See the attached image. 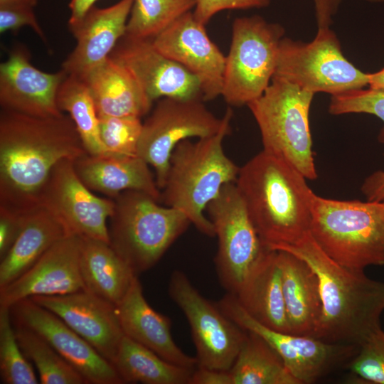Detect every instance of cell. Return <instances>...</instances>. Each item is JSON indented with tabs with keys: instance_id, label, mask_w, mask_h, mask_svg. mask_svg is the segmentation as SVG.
<instances>
[{
	"instance_id": "cell-15",
	"label": "cell",
	"mask_w": 384,
	"mask_h": 384,
	"mask_svg": "<svg viewBox=\"0 0 384 384\" xmlns=\"http://www.w3.org/2000/svg\"><path fill=\"white\" fill-rule=\"evenodd\" d=\"M162 54L179 63L200 82L203 100L221 95L225 56L208 36L193 11L176 21L152 39Z\"/></svg>"
},
{
	"instance_id": "cell-40",
	"label": "cell",
	"mask_w": 384,
	"mask_h": 384,
	"mask_svg": "<svg viewBox=\"0 0 384 384\" xmlns=\"http://www.w3.org/2000/svg\"><path fill=\"white\" fill-rule=\"evenodd\" d=\"M24 214L0 207V257L2 258L18 236Z\"/></svg>"
},
{
	"instance_id": "cell-6",
	"label": "cell",
	"mask_w": 384,
	"mask_h": 384,
	"mask_svg": "<svg viewBox=\"0 0 384 384\" xmlns=\"http://www.w3.org/2000/svg\"><path fill=\"white\" fill-rule=\"evenodd\" d=\"M113 200L110 244L137 275L154 266L191 223L182 211L142 191H126Z\"/></svg>"
},
{
	"instance_id": "cell-23",
	"label": "cell",
	"mask_w": 384,
	"mask_h": 384,
	"mask_svg": "<svg viewBox=\"0 0 384 384\" xmlns=\"http://www.w3.org/2000/svg\"><path fill=\"white\" fill-rule=\"evenodd\" d=\"M75 171L91 191L114 198L126 191L144 192L161 202V193L149 164L138 155H85L73 161Z\"/></svg>"
},
{
	"instance_id": "cell-36",
	"label": "cell",
	"mask_w": 384,
	"mask_h": 384,
	"mask_svg": "<svg viewBox=\"0 0 384 384\" xmlns=\"http://www.w3.org/2000/svg\"><path fill=\"white\" fill-rule=\"evenodd\" d=\"M348 369L365 383L384 384V331H375L359 346Z\"/></svg>"
},
{
	"instance_id": "cell-17",
	"label": "cell",
	"mask_w": 384,
	"mask_h": 384,
	"mask_svg": "<svg viewBox=\"0 0 384 384\" xmlns=\"http://www.w3.org/2000/svg\"><path fill=\"white\" fill-rule=\"evenodd\" d=\"M110 56L132 73L152 102L164 97L202 98L198 78L159 52L152 40L133 38L124 35Z\"/></svg>"
},
{
	"instance_id": "cell-44",
	"label": "cell",
	"mask_w": 384,
	"mask_h": 384,
	"mask_svg": "<svg viewBox=\"0 0 384 384\" xmlns=\"http://www.w3.org/2000/svg\"><path fill=\"white\" fill-rule=\"evenodd\" d=\"M97 0H70L69 9L70 15L68 21V26L72 33L82 23L88 12L94 6Z\"/></svg>"
},
{
	"instance_id": "cell-22",
	"label": "cell",
	"mask_w": 384,
	"mask_h": 384,
	"mask_svg": "<svg viewBox=\"0 0 384 384\" xmlns=\"http://www.w3.org/2000/svg\"><path fill=\"white\" fill-rule=\"evenodd\" d=\"M116 306L124 336L169 362L186 368H196V358L185 353L173 339L170 319L156 311L146 302L138 276Z\"/></svg>"
},
{
	"instance_id": "cell-41",
	"label": "cell",
	"mask_w": 384,
	"mask_h": 384,
	"mask_svg": "<svg viewBox=\"0 0 384 384\" xmlns=\"http://www.w3.org/2000/svg\"><path fill=\"white\" fill-rule=\"evenodd\" d=\"M319 28L330 27L333 17L337 13L343 0H311ZM371 3H384V0H364Z\"/></svg>"
},
{
	"instance_id": "cell-46",
	"label": "cell",
	"mask_w": 384,
	"mask_h": 384,
	"mask_svg": "<svg viewBox=\"0 0 384 384\" xmlns=\"http://www.w3.org/2000/svg\"><path fill=\"white\" fill-rule=\"evenodd\" d=\"M381 203H382V204H383V208H384V201H382Z\"/></svg>"
},
{
	"instance_id": "cell-21",
	"label": "cell",
	"mask_w": 384,
	"mask_h": 384,
	"mask_svg": "<svg viewBox=\"0 0 384 384\" xmlns=\"http://www.w3.org/2000/svg\"><path fill=\"white\" fill-rule=\"evenodd\" d=\"M134 0H120L106 8L93 7L72 32L76 46L62 64L67 75L82 79L102 63L125 35Z\"/></svg>"
},
{
	"instance_id": "cell-45",
	"label": "cell",
	"mask_w": 384,
	"mask_h": 384,
	"mask_svg": "<svg viewBox=\"0 0 384 384\" xmlns=\"http://www.w3.org/2000/svg\"><path fill=\"white\" fill-rule=\"evenodd\" d=\"M369 88L384 91V68L373 73H368Z\"/></svg>"
},
{
	"instance_id": "cell-18",
	"label": "cell",
	"mask_w": 384,
	"mask_h": 384,
	"mask_svg": "<svg viewBox=\"0 0 384 384\" xmlns=\"http://www.w3.org/2000/svg\"><path fill=\"white\" fill-rule=\"evenodd\" d=\"M67 73L43 72L30 63L23 46L12 48L0 64V104L2 109L38 117L63 114L57 97Z\"/></svg>"
},
{
	"instance_id": "cell-33",
	"label": "cell",
	"mask_w": 384,
	"mask_h": 384,
	"mask_svg": "<svg viewBox=\"0 0 384 384\" xmlns=\"http://www.w3.org/2000/svg\"><path fill=\"white\" fill-rule=\"evenodd\" d=\"M196 0H134L125 35L152 40L186 14Z\"/></svg>"
},
{
	"instance_id": "cell-14",
	"label": "cell",
	"mask_w": 384,
	"mask_h": 384,
	"mask_svg": "<svg viewBox=\"0 0 384 384\" xmlns=\"http://www.w3.org/2000/svg\"><path fill=\"white\" fill-rule=\"evenodd\" d=\"M41 205L55 215L71 235L110 243L107 220L114 212V200L94 194L77 175L73 161L65 159L54 167Z\"/></svg>"
},
{
	"instance_id": "cell-12",
	"label": "cell",
	"mask_w": 384,
	"mask_h": 384,
	"mask_svg": "<svg viewBox=\"0 0 384 384\" xmlns=\"http://www.w3.org/2000/svg\"><path fill=\"white\" fill-rule=\"evenodd\" d=\"M169 294L189 324L198 366L229 370L247 337V331L195 288L185 273L172 272Z\"/></svg>"
},
{
	"instance_id": "cell-16",
	"label": "cell",
	"mask_w": 384,
	"mask_h": 384,
	"mask_svg": "<svg viewBox=\"0 0 384 384\" xmlns=\"http://www.w3.org/2000/svg\"><path fill=\"white\" fill-rule=\"evenodd\" d=\"M17 323L43 337L92 384L123 383L114 366L60 317L31 299L10 307Z\"/></svg>"
},
{
	"instance_id": "cell-9",
	"label": "cell",
	"mask_w": 384,
	"mask_h": 384,
	"mask_svg": "<svg viewBox=\"0 0 384 384\" xmlns=\"http://www.w3.org/2000/svg\"><path fill=\"white\" fill-rule=\"evenodd\" d=\"M272 78L284 80L314 94L322 92L331 96L363 88L368 83V73L345 58L330 27L319 28L309 43L284 37Z\"/></svg>"
},
{
	"instance_id": "cell-24",
	"label": "cell",
	"mask_w": 384,
	"mask_h": 384,
	"mask_svg": "<svg viewBox=\"0 0 384 384\" xmlns=\"http://www.w3.org/2000/svg\"><path fill=\"white\" fill-rule=\"evenodd\" d=\"M81 80L90 91L98 116L141 118L152 106L132 73L110 56Z\"/></svg>"
},
{
	"instance_id": "cell-19",
	"label": "cell",
	"mask_w": 384,
	"mask_h": 384,
	"mask_svg": "<svg viewBox=\"0 0 384 384\" xmlns=\"http://www.w3.org/2000/svg\"><path fill=\"white\" fill-rule=\"evenodd\" d=\"M29 299L60 317L113 363L124 336L114 304L86 290Z\"/></svg>"
},
{
	"instance_id": "cell-43",
	"label": "cell",
	"mask_w": 384,
	"mask_h": 384,
	"mask_svg": "<svg viewBox=\"0 0 384 384\" xmlns=\"http://www.w3.org/2000/svg\"><path fill=\"white\" fill-rule=\"evenodd\" d=\"M361 191L368 201H383L384 171H376L366 178L361 186Z\"/></svg>"
},
{
	"instance_id": "cell-5",
	"label": "cell",
	"mask_w": 384,
	"mask_h": 384,
	"mask_svg": "<svg viewBox=\"0 0 384 384\" xmlns=\"http://www.w3.org/2000/svg\"><path fill=\"white\" fill-rule=\"evenodd\" d=\"M310 233L340 265L364 270L384 265V208L381 202L338 201L315 195Z\"/></svg>"
},
{
	"instance_id": "cell-1",
	"label": "cell",
	"mask_w": 384,
	"mask_h": 384,
	"mask_svg": "<svg viewBox=\"0 0 384 384\" xmlns=\"http://www.w3.org/2000/svg\"><path fill=\"white\" fill-rule=\"evenodd\" d=\"M87 153L70 117H38L2 109L0 207L25 214L41 206L54 167Z\"/></svg>"
},
{
	"instance_id": "cell-2",
	"label": "cell",
	"mask_w": 384,
	"mask_h": 384,
	"mask_svg": "<svg viewBox=\"0 0 384 384\" xmlns=\"http://www.w3.org/2000/svg\"><path fill=\"white\" fill-rule=\"evenodd\" d=\"M273 250L288 252L304 261L317 277L321 309L314 338L359 346L381 328L384 282L363 270L344 267L331 258L310 232L292 245Z\"/></svg>"
},
{
	"instance_id": "cell-27",
	"label": "cell",
	"mask_w": 384,
	"mask_h": 384,
	"mask_svg": "<svg viewBox=\"0 0 384 384\" xmlns=\"http://www.w3.org/2000/svg\"><path fill=\"white\" fill-rule=\"evenodd\" d=\"M277 251L291 334L313 337L321 309L317 277L300 258Z\"/></svg>"
},
{
	"instance_id": "cell-35",
	"label": "cell",
	"mask_w": 384,
	"mask_h": 384,
	"mask_svg": "<svg viewBox=\"0 0 384 384\" xmlns=\"http://www.w3.org/2000/svg\"><path fill=\"white\" fill-rule=\"evenodd\" d=\"M100 135L107 153L137 155L142 122L137 117L99 116Z\"/></svg>"
},
{
	"instance_id": "cell-11",
	"label": "cell",
	"mask_w": 384,
	"mask_h": 384,
	"mask_svg": "<svg viewBox=\"0 0 384 384\" xmlns=\"http://www.w3.org/2000/svg\"><path fill=\"white\" fill-rule=\"evenodd\" d=\"M223 117H215L201 98L158 100L149 117L142 123L137 155L155 171L159 189L164 186L173 151L182 141L216 134Z\"/></svg>"
},
{
	"instance_id": "cell-20",
	"label": "cell",
	"mask_w": 384,
	"mask_h": 384,
	"mask_svg": "<svg viewBox=\"0 0 384 384\" xmlns=\"http://www.w3.org/2000/svg\"><path fill=\"white\" fill-rule=\"evenodd\" d=\"M80 237L68 235L50 247L23 274L0 289V306L11 307L35 296L85 290L80 270Z\"/></svg>"
},
{
	"instance_id": "cell-39",
	"label": "cell",
	"mask_w": 384,
	"mask_h": 384,
	"mask_svg": "<svg viewBox=\"0 0 384 384\" xmlns=\"http://www.w3.org/2000/svg\"><path fill=\"white\" fill-rule=\"evenodd\" d=\"M270 0H196L193 14L198 21L206 25L211 18L224 10L267 7Z\"/></svg>"
},
{
	"instance_id": "cell-38",
	"label": "cell",
	"mask_w": 384,
	"mask_h": 384,
	"mask_svg": "<svg viewBox=\"0 0 384 384\" xmlns=\"http://www.w3.org/2000/svg\"><path fill=\"white\" fill-rule=\"evenodd\" d=\"M40 0H0V33L16 32L28 26L45 43L47 40L34 13Z\"/></svg>"
},
{
	"instance_id": "cell-26",
	"label": "cell",
	"mask_w": 384,
	"mask_h": 384,
	"mask_svg": "<svg viewBox=\"0 0 384 384\" xmlns=\"http://www.w3.org/2000/svg\"><path fill=\"white\" fill-rule=\"evenodd\" d=\"M234 295L256 321L273 330L291 334L277 250H270L265 255Z\"/></svg>"
},
{
	"instance_id": "cell-42",
	"label": "cell",
	"mask_w": 384,
	"mask_h": 384,
	"mask_svg": "<svg viewBox=\"0 0 384 384\" xmlns=\"http://www.w3.org/2000/svg\"><path fill=\"white\" fill-rule=\"evenodd\" d=\"M189 384H233L229 370H220L196 366Z\"/></svg>"
},
{
	"instance_id": "cell-30",
	"label": "cell",
	"mask_w": 384,
	"mask_h": 384,
	"mask_svg": "<svg viewBox=\"0 0 384 384\" xmlns=\"http://www.w3.org/2000/svg\"><path fill=\"white\" fill-rule=\"evenodd\" d=\"M229 371L233 384H299L277 351L250 331Z\"/></svg>"
},
{
	"instance_id": "cell-32",
	"label": "cell",
	"mask_w": 384,
	"mask_h": 384,
	"mask_svg": "<svg viewBox=\"0 0 384 384\" xmlns=\"http://www.w3.org/2000/svg\"><path fill=\"white\" fill-rule=\"evenodd\" d=\"M14 329L23 353L38 370L40 383H87L85 378L36 332L18 323Z\"/></svg>"
},
{
	"instance_id": "cell-7",
	"label": "cell",
	"mask_w": 384,
	"mask_h": 384,
	"mask_svg": "<svg viewBox=\"0 0 384 384\" xmlns=\"http://www.w3.org/2000/svg\"><path fill=\"white\" fill-rule=\"evenodd\" d=\"M314 93L279 78L247 105L260 132L263 150L277 156L306 179L317 177L309 114Z\"/></svg>"
},
{
	"instance_id": "cell-29",
	"label": "cell",
	"mask_w": 384,
	"mask_h": 384,
	"mask_svg": "<svg viewBox=\"0 0 384 384\" xmlns=\"http://www.w3.org/2000/svg\"><path fill=\"white\" fill-rule=\"evenodd\" d=\"M123 383L189 384L193 371L124 336L112 363Z\"/></svg>"
},
{
	"instance_id": "cell-37",
	"label": "cell",
	"mask_w": 384,
	"mask_h": 384,
	"mask_svg": "<svg viewBox=\"0 0 384 384\" xmlns=\"http://www.w3.org/2000/svg\"><path fill=\"white\" fill-rule=\"evenodd\" d=\"M329 112L335 115L348 113L370 114L380 119L384 124V91L361 88L332 95ZM378 139L384 144V124Z\"/></svg>"
},
{
	"instance_id": "cell-31",
	"label": "cell",
	"mask_w": 384,
	"mask_h": 384,
	"mask_svg": "<svg viewBox=\"0 0 384 384\" xmlns=\"http://www.w3.org/2000/svg\"><path fill=\"white\" fill-rule=\"evenodd\" d=\"M57 102L60 110L67 112L74 122L87 153L110 154L101 141L99 116L85 82L67 75L60 86Z\"/></svg>"
},
{
	"instance_id": "cell-10",
	"label": "cell",
	"mask_w": 384,
	"mask_h": 384,
	"mask_svg": "<svg viewBox=\"0 0 384 384\" xmlns=\"http://www.w3.org/2000/svg\"><path fill=\"white\" fill-rule=\"evenodd\" d=\"M218 238L215 258L221 284L236 294L270 250L260 238L235 183L223 186L206 210Z\"/></svg>"
},
{
	"instance_id": "cell-34",
	"label": "cell",
	"mask_w": 384,
	"mask_h": 384,
	"mask_svg": "<svg viewBox=\"0 0 384 384\" xmlns=\"http://www.w3.org/2000/svg\"><path fill=\"white\" fill-rule=\"evenodd\" d=\"M10 308L0 306V378L4 384L39 383L12 326Z\"/></svg>"
},
{
	"instance_id": "cell-13",
	"label": "cell",
	"mask_w": 384,
	"mask_h": 384,
	"mask_svg": "<svg viewBox=\"0 0 384 384\" xmlns=\"http://www.w3.org/2000/svg\"><path fill=\"white\" fill-rule=\"evenodd\" d=\"M217 304L239 326L258 335L274 348L299 384L316 381L337 365L354 356L359 349L353 345L329 343L312 336L268 328L252 318L230 293H227Z\"/></svg>"
},
{
	"instance_id": "cell-8",
	"label": "cell",
	"mask_w": 384,
	"mask_h": 384,
	"mask_svg": "<svg viewBox=\"0 0 384 384\" xmlns=\"http://www.w3.org/2000/svg\"><path fill=\"white\" fill-rule=\"evenodd\" d=\"M284 34L281 25L260 16L235 19L221 92L228 105H247L262 95L274 74Z\"/></svg>"
},
{
	"instance_id": "cell-3",
	"label": "cell",
	"mask_w": 384,
	"mask_h": 384,
	"mask_svg": "<svg viewBox=\"0 0 384 384\" xmlns=\"http://www.w3.org/2000/svg\"><path fill=\"white\" fill-rule=\"evenodd\" d=\"M306 178L265 150L242 167L235 182L260 238L270 250L310 232L315 193Z\"/></svg>"
},
{
	"instance_id": "cell-4",
	"label": "cell",
	"mask_w": 384,
	"mask_h": 384,
	"mask_svg": "<svg viewBox=\"0 0 384 384\" xmlns=\"http://www.w3.org/2000/svg\"><path fill=\"white\" fill-rule=\"evenodd\" d=\"M233 111L228 107L215 134L181 142L174 149L161 202L186 214L201 233L215 236L213 225L204 211L224 185L235 183L240 167L224 152V138L230 132Z\"/></svg>"
},
{
	"instance_id": "cell-28",
	"label": "cell",
	"mask_w": 384,
	"mask_h": 384,
	"mask_svg": "<svg viewBox=\"0 0 384 384\" xmlns=\"http://www.w3.org/2000/svg\"><path fill=\"white\" fill-rule=\"evenodd\" d=\"M79 264L85 290L115 306L138 276L110 243L97 239L80 237Z\"/></svg>"
},
{
	"instance_id": "cell-25",
	"label": "cell",
	"mask_w": 384,
	"mask_h": 384,
	"mask_svg": "<svg viewBox=\"0 0 384 384\" xmlns=\"http://www.w3.org/2000/svg\"><path fill=\"white\" fill-rule=\"evenodd\" d=\"M70 235L58 218L43 206L25 213L18 236L1 258L0 289L23 274L50 247Z\"/></svg>"
}]
</instances>
